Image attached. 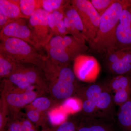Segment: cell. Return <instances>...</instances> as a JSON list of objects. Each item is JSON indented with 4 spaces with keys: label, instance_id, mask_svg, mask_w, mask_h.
<instances>
[{
    "label": "cell",
    "instance_id": "6da1fadb",
    "mask_svg": "<svg viewBox=\"0 0 131 131\" xmlns=\"http://www.w3.org/2000/svg\"><path fill=\"white\" fill-rule=\"evenodd\" d=\"M130 4L129 0H116L101 16L96 36L89 44L92 52L105 56L117 49L116 29L120 15L122 10Z\"/></svg>",
    "mask_w": 131,
    "mask_h": 131
},
{
    "label": "cell",
    "instance_id": "7a4b0ae2",
    "mask_svg": "<svg viewBox=\"0 0 131 131\" xmlns=\"http://www.w3.org/2000/svg\"><path fill=\"white\" fill-rule=\"evenodd\" d=\"M82 92L85 118L113 119L115 105L103 83H90L82 88Z\"/></svg>",
    "mask_w": 131,
    "mask_h": 131
},
{
    "label": "cell",
    "instance_id": "3957f363",
    "mask_svg": "<svg viewBox=\"0 0 131 131\" xmlns=\"http://www.w3.org/2000/svg\"><path fill=\"white\" fill-rule=\"evenodd\" d=\"M42 70L51 93L59 100L68 99L76 89V77L69 66L61 65L46 56Z\"/></svg>",
    "mask_w": 131,
    "mask_h": 131
},
{
    "label": "cell",
    "instance_id": "277c9868",
    "mask_svg": "<svg viewBox=\"0 0 131 131\" xmlns=\"http://www.w3.org/2000/svg\"><path fill=\"white\" fill-rule=\"evenodd\" d=\"M37 50L27 42L15 38H8L0 43V53L20 64H31L42 69L46 56L39 54Z\"/></svg>",
    "mask_w": 131,
    "mask_h": 131
},
{
    "label": "cell",
    "instance_id": "5b68a950",
    "mask_svg": "<svg viewBox=\"0 0 131 131\" xmlns=\"http://www.w3.org/2000/svg\"><path fill=\"white\" fill-rule=\"evenodd\" d=\"M71 3L81 17L86 33V41L89 44L94 40L98 32L101 16L90 1L73 0Z\"/></svg>",
    "mask_w": 131,
    "mask_h": 131
},
{
    "label": "cell",
    "instance_id": "8992f818",
    "mask_svg": "<svg viewBox=\"0 0 131 131\" xmlns=\"http://www.w3.org/2000/svg\"><path fill=\"white\" fill-rule=\"evenodd\" d=\"M8 81L19 89L25 90L31 86L40 88L47 86L44 73L41 69L32 66H25L23 69L11 75Z\"/></svg>",
    "mask_w": 131,
    "mask_h": 131
},
{
    "label": "cell",
    "instance_id": "52a82bcc",
    "mask_svg": "<svg viewBox=\"0 0 131 131\" xmlns=\"http://www.w3.org/2000/svg\"><path fill=\"white\" fill-rule=\"evenodd\" d=\"M10 38L25 41L37 50L40 48L32 31L27 24L25 19H16L1 30V41Z\"/></svg>",
    "mask_w": 131,
    "mask_h": 131
},
{
    "label": "cell",
    "instance_id": "ba28073f",
    "mask_svg": "<svg viewBox=\"0 0 131 131\" xmlns=\"http://www.w3.org/2000/svg\"><path fill=\"white\" fill-rule=\"evenodd\" d=\"M103 83L115 105L120 107L131 98V75H113Z\"/></svg>",
    "mask_w": 131,
    "mask_h": 131
},
{
    "label": "cell",
    "instance_id": "9c48e42d",
    "mask_svg": "<svg viewBox=\"0 0 131 131\" xmlns=\"http://www.w3.org/2000/svg\"><path fill=\"white\" fill-rule=\"evenodd\" d=\"M49 13L44 9H39L28 19V26L40 47H45L54 36L48 25L47 16Z\"/></svg>",
    "mask_w": 131,
    "mask_h": 131
},
{
    "label": "cell",
    "instance_id": "30bf717a",
    "mask_svg": "<svg viewBox=\"0 0 131 131\" xmlns=\"http://www.w3.org/2000/svg\"><path fill=\"white\" fill-rule=\"evenodd\" d=\"M74 61L73 71L79 80L91 82L96 79L100 68L94 57L86 54L80 55L77 57Z\"/></svg>",
    "mask_w": 131,
    "mask_h": 131
},
{
    "label": "cell",
    "instance_id": "8fae6325",
    "mask_svg": "<svg viewBox=\"0 0 131 131\" xmlns=\"http://www.w3.org/2000/svg\"><path fill=\"white\" fill-rule=\"evenodd\" d=\"M116 34L117 49L131 48V4L121 12Z\"/></svg>",
    "mask_w": 131,
    "mask_h": 131
},
{
    "label": "cell",
    "instance_id": "7c38bea8",
    "mask_svg": "<svg viewBox=\"0 0 131 131\" xmlns=\"http://www.w3.org/2000/svg\"><path fill=\"white\" fill-rule=\"evenodd\" d=\"M34 86L29 87L23 93H10L5 100L8 105L13 107L20 108L32 103L37 98V94L33 91Z\"/></svg>",
    "mask_w": 131,
    "mask_h": 131
},
{
    "label": "cell",
    "instance_id": "4fadbf2b",
    "mask_svg": "<svg viewBox=\"0 0 131 131\" xmlns=\"http://www.w3.org/2000/svg\"><path fill=\"white\" fill-rule=\"evenodd\" d=\"M61 46L74 60L78 56L86 54L88 49L86 42L78 40L71 35L63 37Z\"/></svg>",
    "mask_w": 131,
    "mask_h": 131
},
{
    "label": "cell",
    "instance_id": "5bb4252c",
    "mask_svg": "<svg viewBox=\"0 0 131 131\" xmlns=\"http://www.w3.org/2000/svg\"><path fill=\"white\" fill-rule=\"evenodd\" d=\"M0 12L10 19H26L21 13L20 0H0Z\"/></svg>",
    "mask_w": 131,
    "mask_h": 131
},
{
    "label": "cell",
    "instance_id": "9a60e30c",
    "mask_svg": "<svg viewBox=\"0 0 131 131\" xmlns=\"http://www.w3.org/2000/svg\"><path fill=\"white\" fill-rule=\"evenodd\" d=\"M117 120L122 131H131V97L119 107Z\"/></svg>",
    "mask_w": 131,
    "mask_h": 131
},
{
    "label": "cell",
    "instance_id": "2e32d148",
    "mask_svg": "<svg viewBox=\"0 0 131 131\" xmlns=\"http://www.w3.org/2000/svg\"><path fill=\"white\" fill-rule=\"evenodd\" d=\"M25 66L13 61L5 54L0 53V76L8 78L13 74L23 69Z\"/></svg>",
    "mask_w": 131,
    "mask_h": 131
},
{
    "label": "cell",
    "instance_id": "e0dca14e",
    "mask_svg": "<svg viewBox=\"0 0 131 131\" xmlns=\"http://www.w3.org/2000/svg\"><path fill=\"white\" fill-rule=\"evenodd\" d=\"M108 120L98 118H85L84 123L77 131H114L109 124Z\"/></svg>",
    "mask_w": 131,
    "mask_h": 131
},
{
    "label": "cell",
    "instance_id": "ac0fdd59",
    "mask_svg": "<svg viewBox=\"0 0 131 131\" xmlns=\"http://www.w3.org/2000/svg\"><path fill=\"white\" fill-rule=\"evenodd\" d=\"M63 10L66 16L75 27L81 33L86 41V33L84 26L78 12L71 3V1H70Z\"/></svg>",
    "mask_w": 131,
    "mask_h": 131
},
{
    "label": "cell",
    "instance_id": "d6986e66",
    "mask_svg": "<svg viewBox=\"0 0 131 131\" xmlns=\"http://www.w3.org/2000/svg\"><path fill=\"white\" fill-rule=\"evenodd\" d=\"M47 53V56L52 61L61 65L69 66L73 59L65 50L61 47L46 49Z\"/></svg>",
    "mask_w": 131,
    "mask_h": 131
},
{
    "label": "cell",
    "instance_id": "ffe728a7",
    "mask_svg": "<svg viewBox=\"0 0 131 131\" xmlns=\"http://www.w3.org/2000/svg\"><path fill=\"white\" fill-rule=\"evenodd\" d=\"M20 6L26 19H29L37 10L42 9L41 0H20Z\"/></svg>",
    "mask_w": 131,
    "mask_h": 131
},
{
    "label": "cell",
    "instance_id": "44dd1931",
    "mask_svg": "<svg viewBox=\"0 0 131 131\" xmlns=\"http://www.w3.org/2000/svg\"><path fill=\"white\" fill-rule=\"evenodd\" d=\"M70 1L64 0H41L42 8L49 13L58 9L63 10Z\"/></svg>",
    "mask_w": 131,
    "mask_h": 131
},
{
    "label": "cell",
    "instance_id": "7402d4cb",
    "mask_svg": "<svg viewBox=\"0 0 131 131\" xmlns=\"http://www.w3.org/2000/svg\"><path fill=\"white\" fill-rule=\"evenodd\" d=\"M90 1L101 16L116 1V0H91Z\"/></svg>",
    "mask_w": 131,
    "mask_h": 131
},
{
    "label": "cell",
    "instance_id": "603a6c76",
    "mask_svg": "<svg viewBox=\"0 0 131 131\" xmlns=\"http://www.w3.org/2000/svg\"><path fill=\"white\" fill-rule=\"evenodd\" d=\"M64 24L68 34H70L77 39L78 40L86 42L85 38L81 33L64 16L63 19Z\"/></svg>",
    "mask_w": 131,
    "mask_h": 131
},
{
    "label": "cell",
    "instance_id": "cb8c5ba5",
    "mask_svg": "<svg viewBox=\"0 0 131 131\" xmlns=\"http://www.w3.org/2000/svg\"><path fill=\"white\" fill-rule=\"evenodd\" d=\"M32 105L39 112L47 110L51 105L50 101L46 97H37L32 102Z\"/></svg>",
    "mask_w": 131,
    "mask_h": 131
},
{
    "label": "cell",
    "instance_id": "d4e9b609",
    "mask_svg": "<svg viewBox=\"0 0 131 131\" xmlns=\"http://www.w3.org/2000/svg\"><path fill=\"white\" fill-rule=\"evenodd\" d=\"M49 119L52 124L54 125H60L63 123V114L57 110H53L49 113Z\"/></svg>",
    "mask_w": 131,
    "mask_h": 131
},
{
    "label": "cell",
    "instance_id": "484cf974",
    "mask_svg": "<svg viewBox=\"0 0 131 131\" xmlns=\"http://www.w3.org/2000/svg\"><path fill=\"white\" fill-rule=\"evenodd\" d=\"M77 129L75 124L74 122L68 121L60 124L57 128L54 129V131H77Z\"/></svg>",
    "mask_w": 131,
    "mask_h": 131
},
{
    "label": "cell",
    "instance_id": "4316f807",
    "mask_svg": "<svg viewBox=\"0 0 131 131\" xmlns=\"http://www.w3.org/2000/svg\"><path fill=\"white\" fill-rule=\"evenodd\" d=\"M63 37L61 35L53 36L45 46V49L59 47L62 41Z\"/></svg>",
    "mask_w": 131,
    "mask_h": 131
},
{
    "label": "cell",
    "instance_id": "83f0119b",
    "mask_svg": "<svg viewBox=\"0 0 131 131\" xmlns=\"http://www.w3.org/2000/svg\"><path fill=\"white\" fill-rule=\"evenodd\" d=\"M48 25L54 36L60 35L57 27L56 22L52 13H49L47 16Z\"/></svg>",
    "mask_w": 131,
    "mask_h": 131
},
{
    "label": "cell",
    "instance_id": "f1b7e54d",
    "mask_svg": "<svg viewBox=\"0 0 131 131\" xmlns=\"http://www.w3.org/2000/svg\"><path fill=\"white\" fill-rule=\"evenodd\" d=\"M39 111L36 109L30 110L27 113V116L28 118L31 121L37 122L39 121L40 117Z\"/></svg>",
    "mask_w": 131,
    "mask_h": 131
},
{
    "label": "cell",
    "instance_id": "f546056e",
    "mask_svg": "<svg viewBox=\"0 0 131 131\" xmlns=\"http://www.w3.org/2000/svg\"><path fill=\"white\" fill-rule=\"evenodd\" d=\"M56 22L59 35L62 37L67 35L68 33L64 24L63 19Z\"/></svg>",
    "mask_w": 131,
    "mask_h": 131
},
{
    "label": "cell",
    "instance_id": "4dcf8cb0",
    "mask_svg": "<svg viewBox=\"0 0 131 131\" xmlns=\"http://www.w3.org/2000/svg\"><path fill=\"white\" fill-rule=\"evenodd\" d=\"M15 19L9 18L0 12V29H2L5 26Z\"/></svg>",
    "mask_w": 131,
    "mask_h": 131
},
{
    "label": "cell",
    "instance_id": "1f68e13d",
    "mask_svg": "<svg viewBox=\"0 0 131 131\" xmlns=\"http://www.w3.org/2000/svg\"><path fill=\"white\" fill-rule=\"evenodd\" d=\"M21 123L22 131H37L29 120H26Z\"/></svg>",
    "mask_w": 131,
    "mask_h": 131
},
{
    "label": "cell",
    "instance_id": "d6a6232c",
    "mask_svg": "<svg viewBox=\"0 0 131 131\" xmlns=\"http://www.w3.org/2000/svg\"><path fill=\"white\" fill-rule=\"evenodd\" d=\"M7 131H22L21 122H13L9 125Z\"/></svg>",
    "mask_w": 131,
    "mask_h": 131
},
{
    "label": "cell",
    "instance_id": "836d02e7",
    "mask_svg": "<svg viewBox=\"0 0 131 131\" xmlns=\"http://www.w3.org/2000/svg\"><path fill=\"white\" fill-rule=\"evenodd\" d=\"M54 129H44L42 131H54Z\"/></svg>",
    "mask_w": 131,
    "mask_h": 131
},
{
    "label": "cell",
    "instance_id": "e575fe53",
    "mask_svg": "<svg viewBox=\"0 0 131 131\" xmlns=\"http://www.w3.org/2000/svg\"><path fill=\"white\" fill-rule=\"evenodd\" d=\"M129 2H130V3L131 4V0H129Z\"/></svg>",
    "mask_w": 131,
    "mask_h": 131
}]
</instances>
